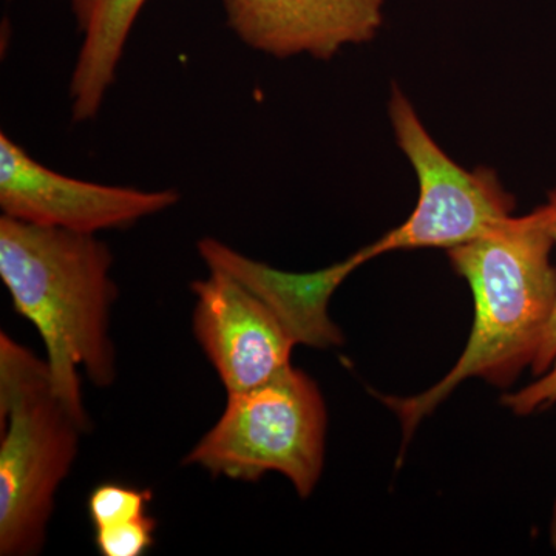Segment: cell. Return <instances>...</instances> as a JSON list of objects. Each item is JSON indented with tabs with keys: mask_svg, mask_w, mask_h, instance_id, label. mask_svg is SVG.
<instances>
[{
	"mask_svg": "<svg viewBox=\"0 0 556 556\" xmlns=\"http://www.w3.org/2000/svg\"><path fill=\"white\" fill-rule=\"evenodd\" d=\"M327 430V405L317 383L289 365L262 386L228 394L217 424L182 464L232 481L280 473L306 500L324 471Z\"/></svg>",
	"mask_w": 556,
	"mask_h": 556,
	"instance_id": "4",
	"label": "cell"
},
{
	"mask_svg": "<svg viewBox=\"0 0 556 556\" xmlns=\"http://www.w3.org/2000/svg\"><path fill=\"white\" fill-rule=\"evenodd\" d=\"M197 303L192 331L226 393L268 382L291 364L298 342L254 292L217 269L190 285Z\"/></svg>",
	"mask_w": 556,
	"mask_h": 556,
	"instance_id": "7",
	"label": "cell"
},
{
	"mask_svg": "<svg viewBox=\"0 0 556 556\" xmlns=\"http://www.w3.org/2000/svg\"><path fill=\"white\" fill-rule=\"evenodd\" d=\"M390 119L397 146L416 172L419 199L397 228L368 244L372 257L409 249H453L470 243L514 215L517 201L495 170H466L428 134L412 102L391 90Z\"/></svg>",
	"mask_w": 556,
	"mask_h": 556,
	"instance_id": "5",
	"label": "cell"
},
{
	"mask_svg": "<svg viewBox=\"0 0 556 556\" xmlns=\"http://www.w3.org/2000/svg\"><path fill=\"white\" fill-rule=\"evenodd\" d=\"M112 266V251L97 236L0 217V280L16 313L39 332L54 390L86 431L79 369L100 388L118 376Z\"/></svg>",
	"mask_w": 556,
	"mask_h": 556,
	"instance_id": "2",
	"label": "cell"
},
{
	"mask_svg": "<svg viewBox=\"0 0 556 556\" xmlns=\"http://www.w3.org/2000/svg\"><path fill=\"white\" fill-rule=\"evenodd\" d=\"M551 544H552V547H554V551L556 554V497H555L554 508H552Z\"/></svg>",
	"mask_w": 556,
	"mask_h": 556,
	"instance_id": "15",
	"label": "cell"
},
{
	"mask_svg": "<svg viewBox=\"0 0 556 556\" xmlns=\"http://www.w3.org/2000/svg\"><path fill=\"white\" fill-rule=\"evenodd\" d=\"M197 249L207 269L228 274L263 300L283 321L298 345L320 350L343 343L342 331L329 317V300L354 270L372 260L369 248L365 247L328 268L298 274L249 258L211 237L201 239Z\"/></svg>",
	"mask_w": 556,
	"mask_h": 556,
	"instance_id": "9",
	"label": "cell"
},
{
	"mask_svg": "<svg viewBox=\"0 0 556 556\" xmlns=\"http://www.w3.org/2000/svg\"><path fill=\"white\" fill-rule=\"evenodd\" d=\"M223 7L244 46L278 60H331L375 39L383 22V0H223Z\"/></svg>",
	"mask_w": 556,
	"mask_h": 556,
	"instance_id": "8",
	"label": "cell"
},
{
	"mask_svg": "<svg viewBox=\"0 0 556 556\" xmlns=\"http://www.w3.org/2000/svg\"><path fill=\"white\" fill-rule=\"evenodd\" d=\"M153 501L150 489H137L115 482L94 486L87 501V510L94 530L102 527L127 525L148 515Z\"/></svg>",
	"mask_w": 556,
	"mask_h": 556,
	"instance_id": "11",
	"label": "cell"
},
{
	"mask_svg": "<svg viewBox=\"0 0 556 556\" xmlns=\"http://www.w3.org/2000/svg\"><path fill=\"white\" fill-rule=\"evenodd\" d=\"M554 249L547 203L448 249L452 268L473 295V327L459 361L437 386L412 397L378 396L397 416L404 447L460 383L477 378L507 388L532 367L555 309Z\"/></svg>",
	"mask_w": 556,
	"mask_h": 556,
	"instance_id": "1",
	"label": "cell"
},
{
	"mask_svg": "<svg viewBox=\"0 0 556 556\" xmlns=\"http://www.w3.org/2000/svg\"><path fill=\"white\" fill-rule=\"evenodd\" d=\"M156 519L146 517L127 525L94 530V546L102 556H142L155 544Z\"/></svg>",
	"mask_w": 556,
	"mask_h": 556,
	"instance_id": "12",
	"label": "cell"
},
{
	"mask_svg": "<svg viewBox=\"0 0 556 556\" xmlns=\"http://www.w3.org/2000/svg\"><path fill=\"white\" fill-rule=\"evenodd\" d=\"M548 207L552 211V236H554V243L556 249V189L548 192L547 200ZM556 361V300L555 309L552 314L551 324H548L546 336H544L543 345L538 351L535 362H533L532 375L540 378L541 375L547 371Z\"/></svg>",
	"mask_w": 556,
	"mask_h": 556,
	"instance_id": "14",
	"label": "cell"
},
{
	"mask_svg": "<svg viewBox=\"0 0 556 556\" xmlns=\"http://www.w3.org/2000/svg\"><path fill=\"white\" fill-rule=\"evenodd\" d=\"M0 555L35 556L84 428L58 396L49 362L0 332Z\"/></svg>",
	"mask_w": 556,
	"mask_h": 556,
	"instance_id": "3",
	"label": "cell"
},
{
	"mask_svg": "<svg viewBox=\"0 0 556 556\" xmlns=\"http://www.w3.org/2000/svg\"><path fill=\"white\" fill-rule=\"evenodd\" d=\"M175 189L142 190L62 175L0 134V211L5 217L97 236L126 229L179 203Z\"/></svg>",
	"mask_w": 556,
	"mask_h": 556,
	"instance_id": "6",
	"label": "cell"
},
{
	"mask_svg": "<svg viewBox=\"0 0 556 556\" xmlns=\"http://www.w3.org/2000/svg\"><path fill=\"white\" fill-rule=\"evenodd\" d=\"M148 0H70L83 40L70 78L72 118H97L110 87L115 83L121 58L131 28Z\"/></svg>",
	"mask_w": 556,
	"mask_h": 556,
	"instance_id": "10",
	"label": "cell"
},
{
	"mask_svg": "<svg viewBox=\"0 0 556 556\" xmlns=\"http://www.w3.org/2000/svg\"><path fill=\"white\" fill-rule=\"evenodd\" d=\"M556 404V361L544 375L533 380L530 386L517 393H508L503 397V405L511 409L517 416H529L552 407Z\"/></svg>",
	"mask_w": 556,
	"mask_h": 556,
	"instance_id": "13",
	"label": "cell"
}]
</instances>
